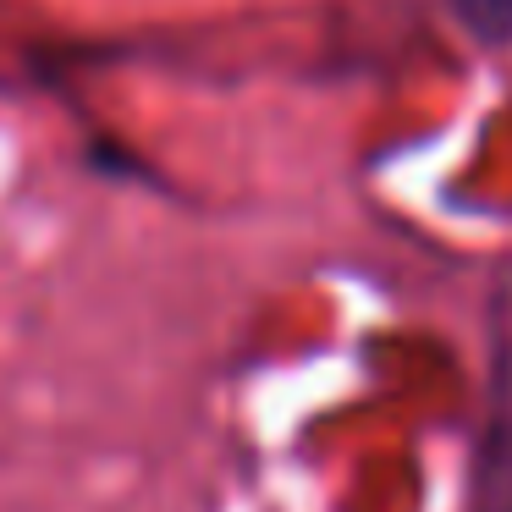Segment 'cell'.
Listing matches in <instances>:
<instances>
[{"instance_id":"1","label":"cell","mask_w":512,"mask_h":512,"mask_svg":"<svg viewBox=\"0 0 512 512\" xmlns=\"http://www.w3.org/2000/svg\"><path fill=\"white\" fill-rule=\"evenodd\" d=\"M457 6L485 39H512V0H457Z\"/></svg>"},{"instance_id":"2","label":"cell","mask_w":512,"mask_h":512,"mask_svg":"<svg viewBox=\"0 0 512 512\" xmlns=\"http://www.w3.org/2000/svg\"><path fill=\"white\" fill-rule=\"evenodd\" d=\"M485 512H512V452L501 457L496 479H490V496H485Z\"/></svg>"}]
</instances>
